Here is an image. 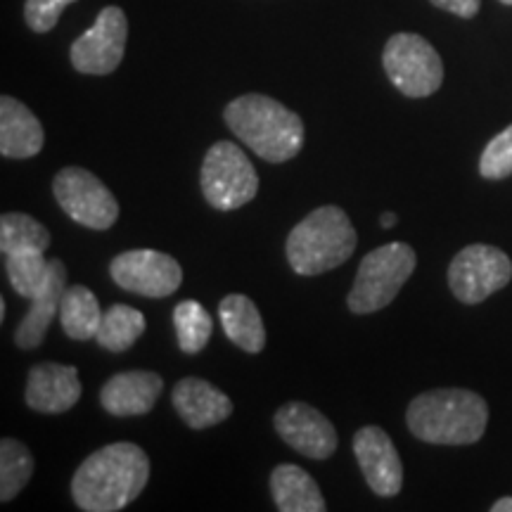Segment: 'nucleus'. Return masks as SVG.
Returning <instances> with one entry per match:
<instances>
[{
  "mask_svg": "<svg viewBox=\"0 0 512 512\" xmlns=\"http://www.w3.org/2000/svg\"><path fill=\"white\" fill-rule=\"evenodd\" d=\"M356 228L347 211L320 207L292 228L287 238V261L297 275H320L342 266L356 249Z\"/></svg>",
  "mask_w": 512,
  "mask_h": 512,
  "instance_id": "nucleus-4",
  "label": "nucleus"
},
{
  "mask_svg": "<svg viewBox=\"0 0 512 512\" xmlns=\"http://www.w3.org/2000/svg\"><path fill=\"white\" fill-rule=\"evenodd\" d=\"M479 174L486 181H503L512 176V124L489 140L479 159Z\"/></svg>",
  "mask_w": 512,
  "mask_h": 512,
  "instance_id": "nucleus-27",
  "label": "nucleus"
},
{
  "mask_svg": "<svg viewBox=\"0 0 512 512\" xmlns=\"http://www.w3.org/2000/svg\"><path fill=\"white\" fill-rule=\"evenodd\" d=\"M5 271L19 297L34 299L50 278V261L46 252H12L5 254Z\"/></svg>",
  "mask_w": 512,
  "mask_h": 512,
  "instance_id": "nucleus-24",
  "label": "nucleus"
},
{
  "mask_svg": "<svg viewBox=\"0 0 512 512\" xmlns=\"http://www.w3.org/2000/svg\"><path fill=\"white\" fill-rule=\"evenodd\" d=\"M501 3H503V5H512V0H501Z\"/></svg>",
  "mask_w": 512,
  "mask_h": 512,
  "instance_id": "nucleus-33",
  "label": "nucleus"
},
{
  "mask_svg": "<svg viewBox=\"0 0 512 512\" xmlns=\"http://www.w3.org/2000/svg\"><path fill=\"white\" fill-rule=\"evenodd\" d=\"M512 280V261L503 249L470 245L453 256L448 266V285L458 302L479 304L503 290Z\"/></svg>",
  "mask_w": 512,
  "mask_h": 512,
  "instance_id": "nucleus-9",
  "label": "nucleus"
},
{
  "mask_svg": "<svg viewBox=\"0 0 512 512\" xmlns=\"http://www.w3.org/2000/svg\"><path fill=\"white\" fill-rule=\"evenodd\" d=\"M491 512H512V498L505 496L501 501H496L491 505Z\"/></svg>",
  "mask_w": 512,
  "mask_h": 512,
  "instance_id": "nucleus-30",
  "label": "nucleus"
},
{
  "mask_svg": "<svg viewBox=\"0 0 512 512\" xmlns=\"http://www.w3.org/2000/svg\"><path fill=\"white\" fill-rule=\"evenodd\" d=\"M76 0H27L24 5V19H27L29 29L36 34H48L60 22L62 12Z\"/></svg>",
  "mask_w": 512,
  "mask_h": 512,
  "instance_id": "nucleus-28",
  "label": "nucleus"
},
{
  "mask_svg": "<svg viewBox=\"0 0 512 512\" xmlns=\"http://www.w3.org/2000/svg\"><path fill=\"white\" fill-rule=\"evenodd\" d=\"M200 185L211 207L235 211L254 200L259 192V176L242 147L219 140L204 155Z\"/></svg>",
  "mask_w": 512,
  "mask_h": 512,
  "instance_id": "nucleus-6",
  "label": "nucleus"
},
{
  "mask_svg": "<svg viewBox=\"0 0 512 512\" xmlns=\"http://www.w3.org/2000/svg\"><path fill=\"white\" fill-rule=\"evenodd\" d=\"M223 332L235 347L247 354H259L266 347V328L256 304L247 294H228L219 304Z\"/></svg>",
  "mask_w": 512,
  "mask_h": 512,
  "instance_id": "nucleus-19",
  "label": "nucleus"
},
{
  "mask_svg": "<svg viewBox=\"0 0 512 512\" xmlns=\"http://www.w3.org/2000/svg\"><path fill=\"white\" fill-rule=\"evenodd\" d=\"M50 233L43 223L31 219L29 214H3L0 219V249L12 252H48Z\"/></svg>",
  "mask_w": 512,
  "mask_h": 512,
  "instance_id": "nucleus-23",
  "label": "nucleus"
},
{
  "mask_svg": "<svg viewBox=\"0 0 512 512\" xmlns=\"http://www.w3.org/2000/svg\"><path fill=\"white\" fill-rule=\"evenodd\" d=\"M147 479V453L131 441H117L83 460L74 472L72 496L86 512H117L143 494Z\"/></svg>",
  "mask_w": 512,
  "mask_h": 512,
  "instance_id": "nucleus-1",
  "label": "nucleus"
},
{
  "mask_svg": "<svg viewBox=\"0 0 512 512\" xmlns=\"http://www.w3.org/2000/svg\"><path fill=\"white\" fill-rule=\"evenodd\" d=\"M145 325L147 320L138 309L126 304H114L107 311H102L95 342L107 351H126L143 337Z\"/></svg>",
  "mask_w": 512,
  "mask_h": 512,
  "instance_id": "nucleus-22",
  "label": "nucleus"
},
{
  "mask_svg": "<svg viewBox=\"0 0 512 512\" xmlns=\"http://www.w3.org/2000/svg\"><path fill=\"white\" fill-rule=\"evenodd\" d=\"M432 5H437L439 10L451 12V15L470 19L479 12V5H482V0H432Z\"/></svg>",
  "mask_w": 512,
  "mask_h": 512,
  "instance_id": "nucleus-29",
  "label": "nucleus"
},
{
  "mask_svg": "<svg viewBox=\"0 0 512 512\" xmlns=\"http://www.w3.org/2000/svg\"><path fill=\"white\" fill-rule=\"evenodd\" d=\"M102 320V309L98 304V297L83 285L67 287L62 294V306H60V323L62 330L67 332V337L79 339H95Z\"/></svg>",
  "mask_w": 512,
  "mask_h": 512,
  "instance_id": "nucleus-21",
  "label": "nucleus"
},
{
  "mask_svg": "<svg viewBox=\"0 0 512 512\" xmlns=\"http://www.w3.org/2000/svg\"><path fill=\"white\" fill-rule=\"evenodd\" d=\"M46 143L41 121L17 98H0V155L5 159L36 157Z\"/></svg>",
  "mask_w": 512,
  "mask_h": 512,
  "instance_id": "nucleus-18",
  "label": "nucleus"
},
{
  "mask_svg": "<svg viewBox=\"0 0 512 512\" xmlns=\"http://www.w3.org/2000/svg\"><path fill=\"white\" fill-rule=\"evenodd\" d=\"M34 475V456L17 439L0 441V501L10 503Z\"/></svg>",
  "mask_w": 512,
  "mask_h": 512,
  "instance_id": "nucleus-25",
  "label": "nucleus"
},
{
  "mask_svg": "<svg viewBox=\"0 0 512 512\" xmlns=\"http://www.w3.org/2000/svg\"><path fill=\"white\" fill-rule=\"evenodd\" d=\"M354 453L363 477L377 496L392 498L403 486V463L389 434L377 425L361 427L354 437Z\"/></svg>",
  "mask_w": 512,
  "mask_h": 512,
  "instance_id": "nucleus-13",
  "label": "nucleus"
},
{
  "mask_svg": "<svg viewBox=\"0 0 512 512\" xmlns=\"http://www.w3.org/2000/svg\"><path fill=\"white\" fill-rule=\"evenodd\" d=\"M233 136L271 164L290 162L304 147V121L268 95L235 98L223 112Z\"/></svg>",
  "mask_w": 512,
  "mask_h": 512,
  "instance_id": "nucleus-2",
  "label": "nucleus"
},
{
  "mask_svg": "<svg viewBox=\"0 0 512 512\" xmlns=\"http://www.w3.org/2000/svg\"><path fill=\"white\" fill-rule=\"evenodd\" d=\"M413 437L437 446H467L484 437L489 406L470 389H434L415 396L406 411Z\"/></svg>",
  "mask_w": 512,
  "mask_h": 512,
  "instance_id": "nucleus-3",
  "label": "nucleus"
},
{
  "mask_svg": "<svg viewBox=\"0 0 512 512\" xmlns=\"http://www.w3.org/2000/svg\"><path fill=\"white\" fill-rule=\"evenodd\" d=\"M55 200L69 219L91 230H107L119 219V202L112 190L81 166H67L53 181Z\"/></svg>",
  "mask_w": 512,
  "mask_h": 512,
  "instance_id": "nucleus-8",
  "label": "nucleus"
},
{
  "mask_svg": "<svg viewBox=\"0 0 512 512\" xmlns=\"http://www.w3.org/2000/svg\"><path fill=\"white\" fill-rule=\"evenodd\" d=\"M384 72L406 98H430L444 81V62L418 34H394L382 53Z\"/></svg>",
  "mask_w": 512,
  "mask_h": 512,
  "instance_id": "nucleus-7",
  "label": "nucleus"
},
{
  "mask_svg": "<svg viewBox=\"0 0 512 512\" xmlns=\"http://www.w3.org/2000/svg\"><path fill=\"white\" fill-rule=\"evenodd\" d=\"M271 494L280 512H323L325 498L309 472L299 465H278L271 472Z\"/></svg>",
  "mask_w": 512,
  "mask_h": 512,
  "instance_id": "nucleus-20",
  "label": "nucleus"
},
{
  "mask_svg": "<svg viewBox=\"0 0 512 512\" xmlns=\"http://www.w3.org/2000/svg\"><path fill=\"white\" fill-rule=\"evenodd\" d=\"M275 432L294 451L311 460H328L337 451V432L332 422L309 403H285L273 418Z\"/></svg>",
  "mask_w": 512,
  "mask_h": 512,
  "instance_id": "nucleus-12",
  "label": "nucleus"
},
{
  "mask_svg": "<svg viewBox=\"0 0 512 512\" xmlns=\"http://www.w3.org/2000/svg\"><path fill=\"white\" fill-rule=\"evenodd\" d=\"M128 38V19L117 5L105 8L86 34L72 43V64L76 72L105 76L112 74L124 60Z\"/></svg>",
  "mask_w": 512,
  "mask_h": 512,
  "instance_id": "nucleus-11",
  "label": "nucleus"
},
{
  "mask_svg": "<svg viewBox=\"0 0 512 512\" xmlns=\"http://www.w3.org/2000/svg\"><path fill=\"white\" fill-rule=\"evenodd\" d=\"M110 275L121 290L150 299L171 297L183 283L181 264L157 249H131L114 256Z\"/></svg>",
  "mask_w": 512,
  "mask_h": 512,
  "instance_id": "nucleus-10",
  "label": "nucleus"
},
{
  "mask_svg": "<svg viewBox=\"0 0 512 512\" xmlns=\"http://www.w3.org/2000/svg\"><path fill=\"white\" fill-rule=\"evenodd\" d=\"M5 318V302H0V320Z\"/></svg>",
  "mask_w": 512,
  "mask_h": 512,
  "instance_id": "nucleus-32",
  "label": "nucleus"
},
{
  "mask_svg": "<svg viewBox=\"0 0 512 512\" xmlns=\"http://www.w3.org/2000/svg\"><path fill=\"white\" fill-rule=\"evenodd\" d=\"M171 401H174L181 420L192 430H207V427H214L230 418V413H233V401L202 377L178 380Z\"/></svg>",
  "mask_w": 512,
  "mask_h": 512,
  "instance_id": "nucleus-16",
  "label": "nucleus"
},
{
  "mask_svg": "<svg viewBox=\"0 0 512 512\" xmlns=\"http://www.w3.org/2000/svg\"><path fill=\"white\" fill-rule=\"evenodd\" d=\"M164 380L152 370H128L112 375L100 389V403L114 418H133L145 415L155 408L162 396Z\"/></svg>",
  "mask_w": 512,
  "mask_h": 512,
  "instance_id": "nucleus-15",
  "label": "nucleus"
},
{
  "mask_svg": "<svg viewBox=\"0 0 512 512\" xmlns=\"http://www.w3.org/2000/svg\"><path fill=\"white\" fill-rule=\"evenodd\" d=\"M415 264H418V256L406 242H389L363 256L356 283L347 297L351 313L366 316L392 304L413 275Z\"/></svg>",
  "mask_w": 512,
  "mask_h": 512,
  "instance_id": "nucleus-5",
  "label": "nucleus"
},
{
  "mask_svg": "<svg viewBox=\"0 0 512 512\" xmlns=\"http://www.w3.org/2000/svg\"><path fill=\"white\" fill-rule=\"evenodd\" d=\"M81 399L79 370L60 363H38L29 370L24 401L36 413L57 415L69 411Z\"/></svg>",
  "mask_w": 512,
  "mask_h": 512,
  "instance_id": "nucleus-14",
  "label": "nucleus"
},
{
  "mask_svg": "<svg viewBox=\"0 0 512 512\" xmlns=\"http://www.w3.org/2000/svg\"><path fill=\"white\" fill-rule=\"evenodd\" d=\"M174 328L178 337V347L185 354H197L207 347L211 332H214V320L207 309L195 299H185L174 309Z\"/></svg>",
  "mask_w": 512,
  "mask_h": 512,
  "instance_id": "nucleus-26",
  "label": "nucleus"
},
{
  "mask_svg": "<svg viewBox=\"0 0 512 512\" xmlns=\"http://www.w3.org/2000/svg\"><path fill=\"white\" fill-rule=\"evenodd\" d=\"M64 290H67V268L60 259H53L50 261L48 285L34 299H29L31 304L27 316L19 320L15 330V344L19 349L29 351L41 347L50 323H53L55 316H60Z\"/></svg>",
  "mask_w": 512,
  "mask_h": 512,
  "instance_id": "nucleus-17",
  "label": "nucleus"
},
{
  "mask_svg": "<svg viewBox=\"0 0 512 512\" xmlns=\"http://www.w3.org/2000/svg\"><path fill=\"white\" fill-rule=\"evenodd\" d=\"M380 226L382 228H394L396 226V214H382V219H380Z\"/></svg>",
  "mask_w": 512,
  "mask_h": 512,
  "instance_id": "nucleus-31",
  "label": "nucleus"
}]
</instances>
